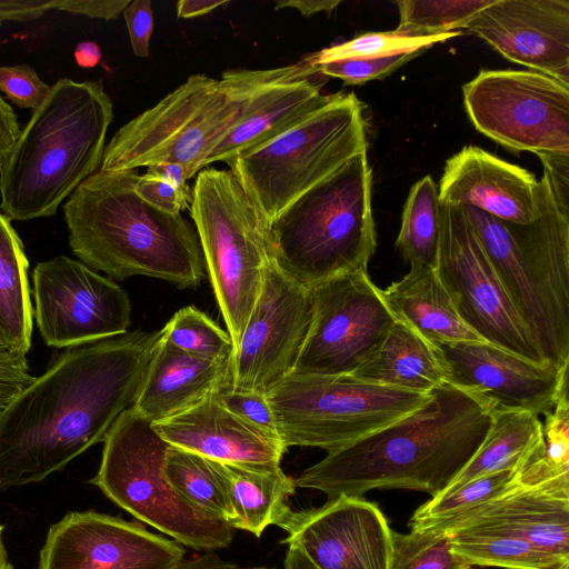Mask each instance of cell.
<instances>
[{"label":"cell","instance_id":"obj_8","mask_svg":"<svg viewBox=\"0 0 569 569\" xmlns=\"http://www.w3.org/2000/svg\"><path fill=\"white\" fill-rule=\"evenodd\" d=\"M171 445L132 407L103 440L100 467L90 480L113 503L182 546L203 551L228 547L234 529L184 500L168 481Z\"/></svg>","mask_w":569,"mask_h":569},{"label":"cell","instance_id":"obj_47","mask_svg":"<svg viewBox=\"0 0 569 569\" xmlns=\"http://www.w3.org/2000/svg\"><path fill=\"white\" fill-rule=\"evenodd\" d=\"M130 0H52V10L101 20L117 19Z\"/></svg>","mask_w":569,"mask_h":569},{"label":"cell","instance_id":"obj_43","mask_svg":"<svg viewBox=\"0 0 569 569\" xmlns=\"http://www.w3.org/2000/svg\"><path fill=\"white\" fill-rule=\"evenodd\" d=\"M134 191L153 208L170 214H178L189 209L192 200V191H181L170 183L147 173L139 174Z\"/></svg>","mask_w":569,"mask_h":569},{"label":"cell","instance_id":"obj_53","mask_svg":"<svg viewBox=\"0 0 569 569\" xmlns=\"http://www.w3.org/2000/svg\"><path fill=\"white\" fill-rule=\"evenodd\" d=\"M228 3L229 1L180 0L177 2V17L182 19L200 17Z\"/></svg>","mask_w":569,"mask_h":569},{"label":"cell","instance_id":"obj_55","mask_svg":"<svg viewBox=\"0 0 569 569\" xmlns=\"http://www.w3.org/2000/svg\"><path fill=\"white\" fill-rule=\"evenodd\" d=\"M283 569H318L303 553V551L295 546L289 545L284 558Z\"/></svg>","mask_w":569,"mask_h":569},{"label":"cell","instance_id":"obj_27","mask_svg":"<svg viewBox=\"0 0 569 569\" xmlns=\"http://www.w3.org/2000/svg\"><path fill=\"white\" fill-rule=\"evenodd\" d=\"M210 462L222 482L229 506L227 522L233 529L260 537L292 511L288 499L296 492V482L280 463Z\"/></svg>","mask_w":569,"mask_h":569},{"label":"cell","instance_id":"obj_48","mask_svg":"<svg viewBox=\"0 0 569 569\" xmlns=\"http://www.w3.org/2000/svg\"><path fill=\"white\" fill-rule=\"evenodd\" d=\"M50 10H52V0L0 1V23L37 20Z\"/></svg>","mask_w":569,"mask_h":569},{"label":"cell","instance_id":"obj_46","mask_svg":"<svg viewBox=\"0 0 569 569\" xmlns=\"http://www.w3.org/2000/svg\"><path fill=\"white\" fill-rule=\"evenodd\" d=\"M543 178L560 210L569 216V156L539 154Z\"/></svg>","mask_w":569,"mask_h":569},{"label":"cell","instance_id":"obj_22","mask_svg":"<svg viewBox=\"0 0 569 569\" xmlns=\"http://www.w3.org/2000/svg\"><path fill=\"white\" fill-rule=\"evenodd\" d=\"M321 74L307 58L272 68L270 77L248 99L239 121L208 156L204 168L262 146L327 106L335 97L321 93Z\"/></svg>","mask_w":569,"mask_h":569},{"label":"cell","instance_id":"obj_29","mask_svg":"<svg viewBox=\"0 0 569 569\" xmlns=\"http://www.w3.org/2000/svg\"><path fill=\"white\" fill-rule=\"evenodd\" d=\"M491 425L481 446L440 493L450 492L478 477L502 471L523 470L545 452L542 422L523 410H492Z\"/></svg>","mask_w":569,"mask_h":569},{"label":"cell","instance_id":"obj_33","mask_svg":"<svg viewBox=\"0 0 569 569\" xmlns=\"http://www.w3.org/2000/svg\"><path fill=\"white\" fill-rule=\"evenodd\" d=\"M522 470H502L472 479L459 488L431 497L412 515L410 530H436L511 489Z\"/></svg>","mask_w":569,"mask_h":569},{"label":"cell","instance_id":"obj_34","mask_svg":"<svg viewBox=\"0 0 569 569\" xmlns=\"http://www.w3.org/2000/svg\"><path fill=\"white\" fill-rule=\"evenodd\" d=\"M163 471L170 485L184 500L227 521L228 499L209 459L171 446L166 456Z\"/></svg>","mask_w":569,"mask_h":569},{"label":"cell","instance_id":"obj_56","mask_svg":"<svg viewBox=\"0 0 569 569\" xmlns=\"http://www.w3.org/2000/svg\"><path fill=\"white\" fill-rule=\"evenodd\" d=\"M3 530L4 526L0 525V569H14L8 557V552L3 542Z\"/></svg>","mask_w":569,"mask_h":569},{"label":"cell","instance_id":"obj_5","mask_svg":"<svg viewBox=\"0 0 569 569\" xmlns=\"http://www.w3.org/2000/svg\"><path fill=\"white\" fill-rule=\"evenodd\" d=\"M536 218L517 224L463 207L509 301L543 360L569 365V216L542 177Z\"/></svg>","mask_w":569,"mask_h":569},{"label":"cell","instance_id":"obj_9","mask_svg":"<svg viewBox=\"0 0 569 569\" xmlns=\"http://www.w3.org/2000/svg\"><path fill=\"white\" fill-rule=\"evenodd\" d=\"M366 150L363 104L353 92H339L299 124L227 164L270 224L301 194Z\"/></svg>","mask_w":569,"mask_h":569},{"label":"cell","instance_id":"obj_50","mask_svg":"<svg viewBox=\"0 0 569 569\" xmlns=\"http://www.w3.org/2000/svg\"><path fill=\"white\" fill-rule=\"evenodd\" d=\"M147 174L159 178L181 191H192L187 184V180L191 179L188 169L180 163H156L147 167Z\"/></svg>","mask_w":569,"mask_h":569},{"label":"cell","instance_id":"obj_45","mask_svg":"<svg viewBox=\"0 0 569 569\" xmlns=\"http://www.w3.org/2000/svg\"><path fill=\"white\" fill-rule=\"evenodd\" d=\"M133 53L140 58L149 56L153 31V12L150 0H133L123 10Z\"/></svg>","mask_w":569,"mask_h":569},{"label":"cell","instance_id":"obj_28","mask_svg":"<svg viewBox=\"0 0 569 569\" xmlns=\"http://www.w3.org/2000/svg\"><path fill=\"white\" fill-rule=\"evenodd\" d=\"M351 375L369 383L426 395L446 382L433 345L399 321Z\"/></svg>","mask_w":569,"mask_h":569},{"label":"cell","instance_id":"obj_57","mask_svg":"<svg viewBox=\"0 0 569 569\" xmlns=\"http://www.w3.org/2000/svg\"><path fill=\"white\" fill-rule=\"evenodd\" d=\"M250 569H267V568H250Z\"/></svg>","mask_w":569,"mask_h":569},{"label":"cell","instance_id":"obj_51","mask_svg":"<svg viewBox=\"0 0 569 569\" xmlns=\"http://www.w3.org/2000/svg\"><path fill=\"white\" fill-rule=\"evenodd\" d=\"M340 3V0H279L276 1L274 9L291 8L298 10L305 17H311L320 12L329 14Z\"/></svg>","mask_w":569,"mask_h":569},{"label":"cell","instance_id":"obj_14","mask_svg":"<svg viewBox=\"0 0 569 569\" xmlns=\"http://www.w3.org/2000/svg\"><path fill=\"white\" fill-rule=\"evenodd\" d=\"M310 296L311 322L295 372L351 375L396 321L367 271L335 277Z\"/></svg>","mask_w":569,"mask_h":569},{"label":"cell","instance_id":"obj_3","mask_svg":"<svg viewBox=\"0 0 569 569\" xmlns=\"http://www.w3.org/2000/svg\"><path fill=\"white\" fill-rule=\"evenodd\" d=\"M138 177L99 169L71 193L63 214L72 252L112 279L147 276L197 287L206 267L194 227L143 201L134 191Z\"/></svg>","mask_w":569,"mask_h":569},{"label":"cell","instance_id":"obj_30","mask_svg":"<svg viewBox=\"0 0 569 569\" xmlns=\"http://www.w3.org/2000/svg\"><path fill=\"white\" fill-rule=\"evenodd\" d=\"M29 262L18 233L0 213V350L27 355L31 347L33 308Z\"/></svg>","mask_w":569,"mask_h":569},{"label":"cell","instance_id":"obj_21","mask_svg":"<svg viewBox=\"0 0 569 569\" xmlns=\"http://www.w3.org/2000/svg\"><path fill=\"white\" fill-rule=\"evenodd\" d=\"M436 530L508 532L569 562V477L536 483L519 480Z\"/></svg>","mask_w":569,"mask_h":569},{"label":"cell","instance_id":"obj_24","mask_svg":"<svg viewBox=\"0 0 569 569\" xmlns=\"http://www.w3.org/2000/svg\"><path fill=\"white\" fill-rule=\"evenodd\" d=\"M172 447L230 463H280L288 449L273 436L209 393L194 406L152 423Z\"/></svg>","mask_w":569,"mask_h":569},{"label":"cell","instance_id":"obj_6","mask_svg":"<svg viewBox=\"0 0 569 569\" xmlns=\"http://www.w3.org/2000/svg\"><path fill=\"white\" fill-rule=\"evenodd\" d=\"M367 150L306 191L268 224L273 262L310 289L367 271L377 247Z\"/></svg>","mask_w":569,"mask_h":569},{"label":"cell","instance_id":"obj_11","mask_svg":"<svg viewBox=\"0 0 569 569\" xmlns=\"http://www.w3.org/2000/svg\"><path fill=\"white\" fill-rule=\"evenodd\" d=\"M283 445L328 453L412 412L430 398L352 375L290 372L267 393Z\"/></svg>","mask_w":569,"mask_h":569},{"label":"cell","instance_id":"obj_20","mask_svg":"<svg viewBox=\"0 0 569 569\" xmlns=\"http://www.w3.org/2000/svg\"><path fill=\"white\" fill-rule=\"evenodd\" d=\"M465 29L506 59L569 86V0H493Z\"/></svg>","mask_w":569,"mask_h":569},{"label":"cell","instance_id":"obj_4","mask_svg":"<svg viewBox=\"0 0 569 569\" xmlns=\"http://www.w3.org/2000/svg\"><path fill=\"white\" fill-rule=\"evenodd\" d=\"M113 107L101 80L59 79L0 167V209L9 220L54 214L100 169Z\"/></svg>","mask_w":569,"mask_h":569},{"label":"cell","instance_id":"obj_40","mask_svg":"<svg viewBox=\"0 0 569 569\" xmlns=\"http://www.w3.org/2000/svg\"><path fill=\"white\" fill-rule=\"evenodd\" d=\"M426 50L428 48H410L373 57L333 60L317 67L322 76L338 78L346 84H362L390 76Z\"/></svg>","mask_w":569,"mask_h":569},{"label":"cell","instance_id":"obj_54","mask_svg":"<svg viewBox=\"0 0 569 569\" xmlns=\"http://www.w3.org/2000/svg\"><path fill=\"white\" fill-rule=\"evenodd\" d=\"M74 60L81 68H93L100 63L102 52L94 41H82L74 49Z\"/></svg>","mask_w":569,"mask_h":569},{"label":"cell","instance_id":"obj_37","mask_svg":"<svg viewBox=\"0 0 569 569\" xmlns=\"http://www.w3.org/2000/svg\"><path fill=\"white\" fill-rule=\"evenodd\" d=\"M456 556L450 535L438 530L391 532L389 569H473Z\"/></svg>","mask_w":569,"mask_h":569},{"label":"cell","instance_id":"obj_23","mask_svg":"<svg viewBox=\"0 0 569 569\" xmlns=\"http://www.w3.org/2000/svg\"><path fill=\"white\" fill-rule=\"evenodd\" d=\"M536 177L476 146H466L446 162L439 201L472 207L502 221L526 224L537 213Z\"/></svg>","mask_w":569,"mask_h":569},{"label":"cell","instance_id":"obj_44","mask_svg":"<svg viewBox=\"0 0 569 569\" xmlns=\"http://www.w3.org/2000/svg\"><path fill=\"white\" fill-rule=\"evenodd\" d=\"M33 378L27 355L0 350V416Z\"/></svg>","mask_w":569,"mask_h":569},{"label":"cell","instance_id":"obj_10","mask_svg":"<svg viewBox=\"0 0 569 569\" xmlns=\"http://www.w3.org/2000/svg\"><path fill=\"white\" fill-rule=\"evenodd\" d=\"M189 210L234 350L272 260L268 223L234 174L224 169L197 173Z\"/></svg>","mask_w":569,"mask_h":569},{"label":"cell","instance_id":"obj_12","mask_svg":"<svg viewBox=\"0 0 569 569\" xmlns=\"http://www.w3.org/2000/svg\"><path fill=\"white\" fill-rule=\"evenodd\" d=\"M462 92L475 128L497 143L569 156V86L537 71L481 70Z\"/></svg>","mask_w":569,"mask_h":569},{"label":"cell","instance_id":"obj_52","mask_svg":"<svg viewBox=\"0 0 569 569\" xmlns=\"http://www.w3.org/2000/svg\"><path fill=\"white\" fill-rule=\"evenodd\" d=\"M168 569H240L234 563L221 558L214 551H208L201 556L183 559L181 562Z\"/></svg>","mask_w":569,"mask_h":569},{"label":"cell","instance_id":"obj_2","mask_svg":"<svg viewBox=\"0 0 569 569\" xmlns=\"http://www.w3.org/2000/svg\"><path fill=\"white\" fill-rule=\"evenodd\" d=\"M421 407L306 469L296 487L362 497L372 489L445 490L477 452L491 425L480 401L443 382Z\"/></svg>","mask_w":569,"mask_h":569},{"label":"cell","instance_id":"obj_31","mask_svg":"<svg viewBox=\"0 0 569 569\" xmlns=\"http://www.w3.org/2000/svg\"><path fill=\"white\" fill-rule=\"evenodd\" d=\"M448 533L452 552L471 566H496L507 569H568L569 567V562L508 532Z\"/></svg>","mask_w":569,"mask_h":569},{"label":"cell","instance_id":"obj_35","mask_svg":"<svg viewBox=\"0 0 569 569\" xmlns=\"http://www.w3.org/2000/svg\"><path fill=\"white\" fill-rule=\"evenodd\" d=\"M493 0H400L397 31L413 38L456 32Z\"/></svg>","mask_w":569,"mask_h":569},{"label":"cell","instance_id":"obj_32","mask_svg":"<svg viewBox=\"0 0 569 569\" xmlns=\"http://www.w3.org/2000/svg\"><path fill=\"white\" fill-rule=\"evenodd\" d=\"M440 201L438 188L430 176L416 182L402 211L396 247L410 264L436 269L439 250Z\"/></svg>","mask_w":569,"mask_h":569},{"label":"cell","instance_id":"obj_19","mask_svg":"<svg viewBox=\"0 0 569 569\" xmlns=\"http://www.w3.org/2000/svg\"><path fill=\"white\" fill-rule=\"evenodd\" d=\"M282 543L299 547L318 569H389L391 532L378 506L339 495L318 508L291 511Z\"/></svg>","mask_w":569,"mask_h":569},{"label":"cell","instance_id":"obj_25","mask_svg":"<svg viewBox=\"0 0 569 569\" xmlns=\"http://www.w3.org/2000/svg\"><path fill=\"white\" fill-rule=\"evenodd\" d=\"M230 378L231 359L200 358L161 336L132 408L153 423L194 406Z\"/></svg>","mask_w":569,"mask_h":569},{"label":"cell","instance_id":"obj_15","mask_svg":"<svg viewBox=\"0 0 569 569\" xmlns=\"http://www.w3.org/2000/svg\"><path fill=\"white\" fill-rule=\"evenodd\" d=\"M39 332L49 347L69 348L128 332L131 302L111 278L58 256L32 273Z\"/></svg>","mask_w":569,"mask_h":569},{"label":"cell","instance_id":"obj_16","mask_svg":"<svg viewBox=\"0 0 569 569\" xmlns=\"http://www.w3.org/2000/svg\"><path fill=\"white\" fill-rule=\"evenodd\" d=\"M312 317L310 289L271 260L242 337L231 357V385L267 395L290 372Z\"/></svg>","mask_w":569,"mask_h":569},{"label":"cell","instance_id":"obj_39","mask_svg":"<svg viewBox=\"0 0 569 569\" xmlns=\"http://www.w3.org/2000/svg\"><path fill=\"white\" fill-rule=\"evenodd\" d=\"M460 32H449L432 37L413 38L397 30L387 32H369L349 41L331 46L306 57L312 64L346 59L380 56L410 48H431L438 42L459 36Z\"/></svg>","mask_w":569,"mask_h":569},{"label":"cell","instance_id":"obj_36","mask_svg":"<svg viewBox=\"0 0 569 569\" xmlns=\"http://www.w3.org/2000/svg\"><path fill=\"white\" fill-rule=\"evenodd\" d=\"M161 331L164 339L190 355L210 360L232 357L233 342L228 331L193 306L178 310Z\"/></svg>","mask_w":569,"mask_h":569},{"label":"cell","instance_id":"obj_38","mask_svg":"<svg viewBox=\"0 0 569 569\" xmlns=\"http://www.w3.org/2000/svg\"><path fill=\"white\" fill-rule=\"evenodd\" d=\"M545 416V452L523 470V477L530 482L569 476L568 390L559 396L553 410Z\"/></svg>","mask_w":569,"mask_h":569},{"label":"cell","instance_id":"obj_18","mask_svg":"<svg viewBox=\"0 0 569 569\" xmlns=\"http://www.w3.org/2000/svg\"><path fill=\"white\" fill-rule=\"evenodd\" d=\"M432 345L446 382L490 411L547 415L568 390V367L533 362L486 341Z\"/></svg>","mask_w":569,"mask_h":569},{"label":"cell","instance_id":"obj_49","mask_svg":"<svg viewBox=\"0 0 569 569\" xmlns=\"http://www.w3.org/2000/svg\"><path fill=\"white\" fill-rule=\"evenodd\" d=\"M21 130L12 107L0 96V167L11 153Z\"/></svg>","mask_w":569,"mask_h":569},{"label":"cell","instance_id":"obj_1","mask_svg":"<svg viewBox=\"0 0 569 569\" xmlns=\"http://www.w3.org/2000/svg\"><path fill=\"white\" fill-rule=\"evenodd\" d=\"M162 331L66 348L0 416V488L40 482L106 439L133 406Z\"/></svg>","mask_w":569,"mask_h":569},{"label":"cell","instance_id":"obj_7","mask_svg":"<svg viewBox=\"0 0 569 569\" xmlns=\"http://www.w3.org/2000/svg\"><path fill=\"white\" fill-rule=\"evenodd\" d=\"M272 69L227 70L220 79L192 74L156 106L123 124L104 147L100 170L180 163L191 178L239 121Z\"/></svg>","mask_w":569,"mask_h":569},{"label":"cell","instance_id":"obj_41","mask_svg":"<svg viewBox=\"0 0 569 569\" xmlns=\"http://www.w3.org/2000/svg\"><path fill=\"white\" fill-rule=\"evenodd\" d=\"M51 86L29 64L0 67V91L17 107L36 110L48 97Z\"/></svg>","mask_w":569,"mask_h":569},{"label":"cell","instance_id":"obj_17","mask_svg":"<svg viewBox=\"0 0 569 569\" xmlns=\"http://www.w3.org/2000/svg\"><path fill=\"white\" fill-rule=\"evenodd\" d=\"M184 556L182 545L139 523L71 511L49 528L37 569H168Z\"/></svg>","mask_w":569,"mask_h":569},{"label":"cell","instance_id":"obj_13","mask_svg":"<svg viewBox=\"0 0 569 569\" xmlns=\"http://www.w3.org/2000/svg\"><path fill=\"white\" fill-rule=\"evenodd\" d=\"M436 272L462 320L482 340L530 361L548 363L509 301L459 206L440 203Z\"/></svg>","mask_w":569,"mask_h":569},{"label":"cell","instance_id":"obj_26","mask_svg":"<svg viewBox=\"0 0 569 569\" xmlns=\"http://www.w3.org/2000/svg\"><path fill=\"white\" fill-rule=\"evenodd\" d=\"M380 293L395 320L430 343L485 341L462 320L436 269L412 263Z\"/></svg>","mask_w":569,"mask_h":569},{"label":"cell","instance_id":"obj_42","mask_svg":"<svg viewBox=\"0 0 569 569\" xmlns=\"http://www.w3.org/2000/svg\"><path fill=\"white\" fill-rule=\"evenodd\" d=\"M214 395L226 408L236 415L256 425L262 430L279 437L277 422L267 395L236 389L231 385V378L220 385L214 390Z\"/></svg>","mask_w":569,"mask_h":569}]
</instances>
